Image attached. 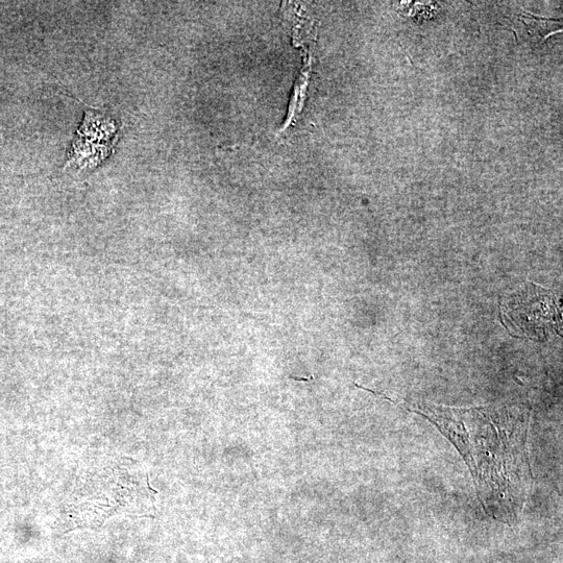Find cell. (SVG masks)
<instances>
[{"mask_svg": "<svg viewBox=\"0 0 563 563\" xmlns=\"http://www.w3.org/2000/svg\"><path fill=\"white\" fill-rule=\"evenodd\" d=\"M410 410L425 416L461 454L489 517L503 523L523 509L532 473L528 420L508 411L420 404Z\"/></svg>", "mask_w": 563, "mask_h": 563, "instance_id": "1", "label": "cell"}, {"mask_svg": "<svg viewBox=\"0 0 563 563\" xmlns=\"http://www.w3.org/2000/svg\"><path fill=\"white\" fill-rule=\"evenodd\" d=\"M296 26L293 27V40L295 44L300 45L303 54V66L298 78V81L293 89L292 97L289 103V110L284 126L280 129L278 135H282L287 129L298 121L299 114L303 109L306 100V93L309 85L311 67H312V52L309 46H305L306 39H303L302 33V19L301 15L297 14ZM311 31L308 33V35ZM307 35V37H308Z\"/></svg>", "mask_w": 563, "mask_h": 563, "instance_id": "2", "label": "cell"}, {"mask_svg": "<svg viewBox=\"0 0 563 563\" xmlns=\"http://www.w3.org/2000/svg\"><path fill=\"white\" fill-rule=\"evenodd\" d=\"M523 22L526 24L529 33L533 37L548 38L550 35L555 34L552 30V21L534 16L524 14L522 16Z\"/></svg>", "mask_w": 563, "mask_h": 563, "instance_id": "3", "label": "cell"}]
</instances>
